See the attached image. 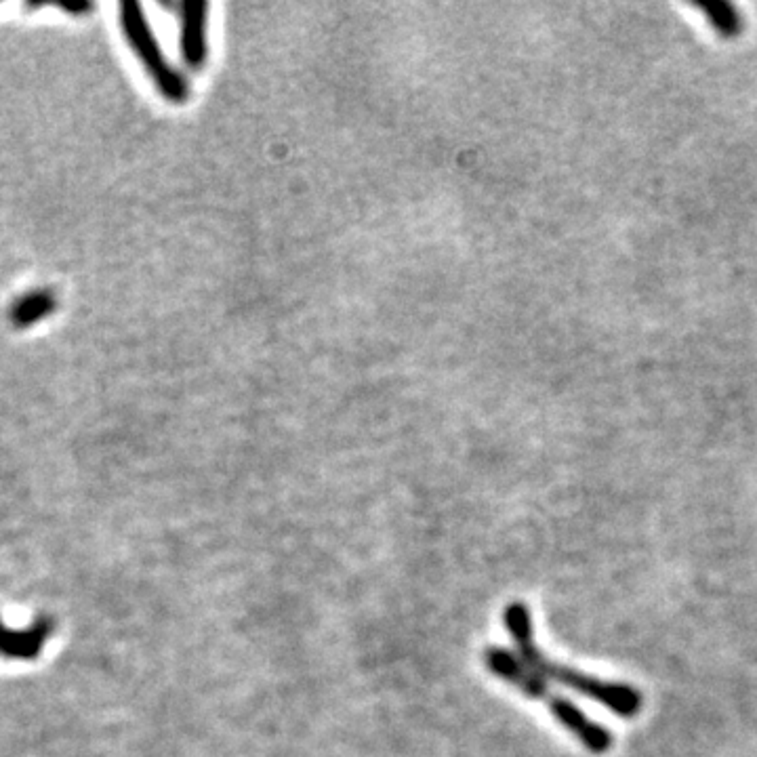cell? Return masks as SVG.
<instances>
[{"instance_id":"cell-5","label":"cell","mask_w":757,"mask_h":757,"mask_svg":"<svg viewBox=\"0 0 757 757\" xmlns=\"http://www.w3.org/2000/svg\"><path fill=\"white\" fill-rule=\"evenodd\" d=\"M55 621L51 617H38L26 629H11L0 619V659L7 661H34L43 652L47 640L53 636Z\"/></svg>"},{"instance_id":"cell-6","label":"cell","mask_w":757,"mask_h":757,"mask_svg":"<svg viewBox=\"0 0 757 757\" xmlns=\"http://www.w3.org/2000/svg\"><path fill=\"white\" fill-rule=\"evenodd\" d=\"M57 310V297L49 289H40L24 295L19 301L13 303L9 312V320L17 329H28V326L43 320L45 316L53 314Z\"/></svg>"},{"instance_id":"cell-1","label":"cell","mask_w":757,"mask_h":757,"mask_svg":"<svg viewBox=\"0 0 757 757\" xmlns=\"http://www.w3.org/2000/svg\"><path fill=\"white\" fill-rule=\"evenodd\" d=\"M503 625L509 631L511 640L516 642L520 661L535 675H539L541 680L547 678L572 692H579L583 697L604 705L612 713H617L619 718H636L642 711L644 697L638 688L621 682L593 678L589 673L547 659V654L535 642L533 619H530V610L526 604L511 602L503 612Z\"/></svg>"},{"instance_id":"cell-4","label":"cell","mask_w":757,"mask_h":757,"mask_svg":"<svg viewBox=\"0 0 757 757\" xmlns=\"http://www.w3.org/2000/svg\"><path fill=\"white\" fill-rule=\"evenodd\" d=\"M179 11V53L190 70H202L209 61V11L207 0H183Z\"/></svg>"},{"instance_id":"cell-7","label":"cell","mask_w":757,"mask_h":757,"mask_svg":"<svg viewBox=\"0 0 757 757\" xmlns=\"http://www.w3.org/2000/svg\"><path fill=\"white\" fill-rule=\"evenodd\" d=\"M694 7L705 15L709 26L722 38H736L745 28L739 9L726 0H694Z\"/></svg>"},{"instance_id":"cell-2","label":"cell","mask_w":757,"mask_h":757,"mask_svg":"<svg viewBox=\"0 0 757 757\" xmlns=\"http://www.w3.org/2000/svg\"><path fill=\"white\" fill-rule=\"evenodd\" d=\"M484 665L493 671V675L518 688L526 697L543 701L549 713L554 715L570 734H575L579 743L591 753L602 755L612 749L610 730L587 718L575 703H570L568 699L560 697V694H551L547 684L520 661L518 654L493 646L484 652Z\"/></svg>"},{"instance_id":"cell-3","label":"cell","mask_w":757,"mask_h":757,"mask_svg":"<svg viewBox=\"0 0 757 757\" xmlns=\"http://www.w3.org/2000/svg\"><path fill=\"white\" fill-rule=\"evenodd\" d=\"M118 15L127 43L154 80L160 95L169 99L171 104H186L190 99V80L167 59L146 13H143V7L127 0V3L118 5Z\"/></svg>"}]
</instances>
